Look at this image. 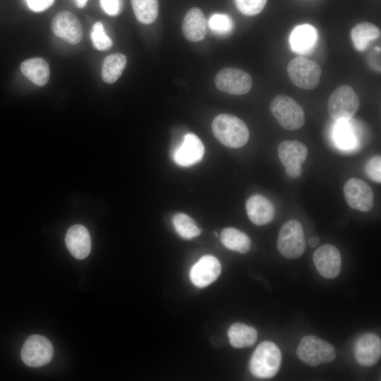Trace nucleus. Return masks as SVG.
<instances>
[{"label": "nucleus", "instance_id": "39448f33", "mask_svg": "<svg viewBox=\"0 0 381 381\" xmlns=\"http://www.w3.org/2000/svg\"><path fill=\"white\" fill-rule=\"evenodd\" d=\"M298 358L310 366H317L334 360V348L326 341L314 335L303 337L297 351Z\"/></svg>", "mask_w": 381, "mask_h": 381}, {"label": "nucleus", "instance_id": "b1692460", "mask_svg": "<svg viewBox=\"0 0 381 381\" xmlns=\"http://www.w3.org/2000/svg\"><path fill=\"white\" fill-rule=\"evenodd\" d=\"M220 240L226 248L241 253L248 252L251 246L249 236L233 227L224 229L220 234Z\"/></svg>", "mask_w": 381, "mask_h": 381}, {"label": "nucleus", "instance_id": "6e6552de", "mask_svg": "<svg viewBox=\"0 0 381 381\" xmlns=\"http://www.w3.org/2000/svg\"><path fill=\"white\" fill-rule=\"evenodd\" d=\"M54 349L46 337L33 334L25 341L20 356L25 364L30 367H40L48 363L52 358Z\"/></svg>", "mask_w": 381, "mask_h": 381}, {"label": "nucleus", "instance_id": "f704fd0d", "mask_svg": "<svg viewBox=\"0 0 381 381\" xmlns=\"http://www.w3.org/2000/svg\"><path fill=\"white\" fill-rule=\"evenodd\" d=\"M320 243V239L318 236H311L308 240V245L311 248L316 247Z\"/></svg>", "mask_w": 381, "mask_h": 381}, {"label": "nucleus", "instance_id": "393cba45", "mask_svg": "<svg viewBox=\"0 0 381 381\" xmlns=\"http://www.w3.org/2000/svg\"><path fill=\"white\" fill-rule=\"evenodd\" d=\"M337 121L333 134L334 142L341 149H354L358 142V133L353 126L354 123L350 122V119Z\"/></svg>", "mask_w": 381, "mask_h": 381}, {"label": "nucleus", "instance_id": "dca6fc26", "mask_svg": "<svg viewBox=\"0 0 381 381\" xmlns=\"http://www.w3.org/2000/svg\"><path fill=\"white\" fill-rule=\"evenodd\" d=\"M353 352L355 358L360 365L373 366L380 358L381 340L375 334H363L355 341Z\"/></svg>", "mask_w": 381, "mask_h": 381}, {"label": "nucleus", "instance_id": "c85d7f7f", "mask_svg": "<svg viewBox=\"0 0 381 381\" xmlns=\"http://www.w3.org/2000/svg\"><path fill=\"white\" fill-rule=\"evenodd\" d=\"M90 38L93 46L99 51L109 50L113 45L112 40L106 34L102 22H96L90 32Z\"/></svg>", "mask_w": 381, "mask_h": 381}, {"label": "nucleus", "instance_id": "9d476101", "mask_svg": "<svg viewBox=\"0 0 381 381\" xmlns=\"http://www.w3.org/2000/svg\"><path fill=\"white\" fill-rule=\"evenodd\" d=\"M214 83L217 87L222 92L241 95L250 90L253 80L250 75L241 69L224 68L217 73Z\"/></svg>", "mask_w": 381, "mask_h": 381}, {"label": "nucleus", "instance_id": "c9c22d12", "mask_svg": "<svg viewBox=\"0 0 381 381\" xmlns=\"http://www.w3.org/2000/svg\"><path fill=\"white\" fill-rule=\"evenodd\" d=\"M88 0H75L76 6L82 8L85 6Z\"/></svg>", "mask_w": 381, "mask_h": 381}, {"label": "nucleus", "instance_id": "bb28decb", "mask_svg": "<svg viewBox=\"0 0 381 381\" xmlns=\"http://www.w3.org/2000/svg\"><path fill=\"white\" fill-rule=\"evenodd\" d=\"M137 20L143 24L152 23L158 16V0H131Z\"/></svg>", "mask_w": 381, "mask_h": 381}, {"label": "nucleus", "instance_id": "ddd939ff", "mask_svg": "<svg viewBox=\"0 0 381 381\" xmlns=\"http://www.w3.org/2000/svg\"><path fill=\"white\" fill-rule=\"evenodd\" d=\"M313 260L322 277L333 279L339 275L341 259L339 250L334 246L325 244L317 248L313 253Z\"/></svg>", "mask_w": 381, "mask_h": 381}, {"label": "nucleus", "instance_id": "6ab92c4d", "mask_svg": "<svg viewBox=\"0 0 381 381\" xmlns=\"http://www.w3.org/2000/svg\"><path fill=\"white\" fill-rule=\"evenodd\" d=\"M184 37L190 42L203 40L207 33V20L202 11L197 7L189 9L182 23Z\"/></svg>", "mask_w": 381, "mask_h": 381}, {"label": "nucleus", "instance_id": "72a5a7b5", "mask_svg": "<svg viewBox=\"0 0 381 381\" xmlns=\"http://www.w3.org/2000/svg\"><path fill=\"white\" fill-rule=\"evenodd\" d=\"M28 8L34 12H42L49 8L54 0H25Z\"/></svg>", "mask_w": 381, "mask_h": 381}, {"label": "nucleus", "instance_id": "473e14b6", "mask_svg": "<svg viewBox=\"0 0 381 381\" xmlns=\"http://www.w3.org/2000/svg\"><path fill=\"white\" fill-rule=\"evenodd\" d=\"M102 10L109 16L119 15L122 10V0H99Z\"/></svg>", "mask_w": 381, "mask_h": 381}, {"label": "nucleus", "instance_id": "a211bd4d", "mask_svg": "<svg viewBox=\"0 0 381 381\" xmlns=\"http://www.w3.org/2000/svg\"><path fill=\"white\" fill-rule=\"evenodd\" d=\"M246 210L249 219L258 226L271 222L275 215L273 204L261 195L250 196L246 201Z\"/></svg>", "mask_w": 381, "mask_h": 381}, {"label": "nucleus", "instance_id": "2eb2a0df", "mask_svg": "<svg viewBox=\"0 0 381 381\" xmlns=\"http://www.w3.org/2000/svg\"><path fill=\"white\" fill-rule=\"evenodd\" d=\"M205 147L200 139L193 133L184 135L180 145L173 152V159L181 167H190L199 162L204 155Z\"/></svg>", "mask_w": 381, "mask_h": 381}, {"label": "nucleus", "instance_id": "f257e3e1", "mask_svg": "<svg viewBox=\"0 0 381 381\" xmlns=\"http://www.w3.org/2000/svg\"><path fill=\"white\" fill-rule=\"evenodd\" d=\"M212 129L214 137L224 145L230 148H240L249 138L246 124L236 116L221 114L213 120Z\"/></svg>", "mask_w": 381, "mask_h": 381}, {"label": "nucleus", "instance_id": "5701e85b", "mask_svg": "<svg viewBox=\"0 0 381 381\" xmlns=\"http://www.w3.org/2000/svg\"><path fill=\"white\" fill-rule=\"evenodd\" d=\"M380 37V29L369 22H362L355 25L351 31V37L356 49L365 51L371 41Z\"/></svg>", "mask_w": 381, "mask_h": 381}, {"label": "nucleus", "instance_id": "c756f323", "mask_svg": "<svg viewBox=\"0 0 381 381\" xmlns=\"http://www.w3.org/2000/svg\"><path fill=\"white\" fill-rule=\"evenodd\" d=\"M210 28L217 35H226L230 32L233 28L231 18L223 13H214L209 19Z\"/></svg>", "mask_w": 381, "mask_h": 381}, {"label": "nucleus", "instance_id": "1a4fd4ad", "mask_svg": "<svg viewBox=\"0 0 381 381\" xmlns=\"http://www.w3.org/2000/svg\"><path fill=\"white\" fill-rule=\"evenodd\" d=\"M277 153L286 174L291 178H298L302 173V164L306 159L308 148L298 140H284L279 143Z\"/></svg>", "mask_w": 381, "mask_h": 381}, {"label": "nucleus", "instance_id": "f8f14e48", "mask_svg": "<svg viewBox=\"0 0 381 381\" xmlns=\"http://www.w3.org/2000/svg\"><path fill=\"white\" fill-rule=\"evenodd\" d=\"M52 30L55 35L71 44L79 43L83 37V28L78 18L72 13L63 11L52 19Z\"/></svg>", "mask_w": 381, "mask_h": 381}, {"label": "nucleus", "instance_id": "a878e982", "mask_svg": "<svg viewBox=\"0 0 381 381\" xmlns=\"http://www.w3.org/2000/svg\"><path fill=\"white\" fill-rule=\"evenodd\" d=\"M127 63L125 55L115 53L107 56L102 64V78L109 84L115 83L123 73Z\"/></svg>", "mask_w": 381, "mask_h": 381}, {"label": "nucleus", "instance_id": "412c9836", "mask_svg": "<svg viewBox=\"0 0 381 381\" xmlns=\"http://www.w3.org/2000/svg\"><path fill=\"white\" fill-rule=\"evenodd\" d=\"M20 70L28 79L39 86L46 85L49 80V66L42 58H32L24 61L20 64Z\"/></svg>", "mask_w": 381, "mask_h": 381}, {"label": "nucleus", "instance_id": "aec40b11", "mask_svg": "<svg viewBox=\"0 0 381 381\" xmlns=\"http://www.w3.org/2000/svg\"><path fill=\"white\" fill-rule=\"evenodd\" d=\"M318 31L313 25L303 24L296 26L289 37L292 50L298 54H306L316 44Z\"/></svg>", "mask_w": 381, "mask_h": 381}, {"label": "nucleus", "instance_id": "4be33fe9", "mask_svg": "<svg viewBox=\"0 0 381 381\" xmlns=\"http://www.w3.org/2000/svg\"><path fill=\"white\" fill-rule=\"evenodd\" d=\"M227 334L230 344L234 348L251 346L258 339V332L253 327L241 322L232 324Z\"/></svg>", "mask_w": 381, "mask_h": 381}, {"label": "nucleus", "instance_id": "cd10ccee", "mask_svg": "<svg viewBox=\"0 0 381 381\" xmlns=\"http://www.w3.org/2000/svg\"><path fill=\"white\" fill-rule=\"evenodd\" d=\"M172 222L176 232L183 238L190 239L200 234V230L195 222L186 214H176Z\"/></svg>", "mask_w": 381, "mask_h": 381}, {"label": "nucleus", "instance_id": "20e7f679", "mask_svg": "<svg viewBox=\"0 0 381 381\" xmlns=\"http://www.w3.org/2000/svg\"><path fill=\"white\" fill-rule=\"evenodd\" d=\"M270 111L284 128L293 131L300 128L305 123L303 108L291 97L285 95H277L270 103Z\"/></svg>", "mask_w": 381, "mask_h": 381}, {"label": "nucleus", "instance_id": "7ed1b4c3", "mask_svg": "<svg viewBox=\"0 0 381 381\" xmlns=\"http://www.w3.org/2000/svg\"><path fill=\"white\" fill-rule=\"evenodd\" d=\"M277 246L279 252L288 259H296L302 255L306 248V238L298 221L291 219L281 226Z\"/></svg>", "mask_w": 381, "mask_h": 381}, {"label": "nucleus", "instance_id": "7c9ffc66", "mask_svg": "<svg viewBox=\"0 0 381 381\" xmlns=\"http://www.w3.org/2000/svg\"><path fill=\"white\" fill-rule=\"evenodd\" d=\"M237 8L246 16H255L264 8L267 0H234Z\"/></svg>", "mask_w": 381, "mask_h": 381}, {"label": "nucleus", "instance_id": "4468645a", "mask_svg": "<svg viewBox=\"0 0 381 381\" xmlns=\"http://www.w3.org/2000/svg\"><path fill=\"white\" fill-rule=\"evenodd\" d=\"M221 264L213 255L201 257L190 270V279L197 287L203 288L214 282L221 273Z\"/></svg>", "mask_w": 381, "mask_h": 381}, {"label": "nucleus", "instance_id": "2f4dec72", "mask_svg": "<svg viewBox=\"0 0 381 381\" xmlns=\"http://www.w3.org/2000/svg\"><path fill=\"white\" fill-rule=\"evenodd\" d=\"M365 171L367 176L373 181L381 182V157L380 155L372 157L368 162Z\"/></svg>", "mask_w": 381, "mask_h": 381}, {"label": "nucleus", "instance_id": "f3484780", "mask_svg": "<svg viewBox=\"0 0 381 381\" xmlns=\"http://www.w3.org/2000/svg\"><path fill=\"white\" fill-rule=\"evenodd\" d=\"M65 242L68 251L76 259H84L90 252V236L87 229L81 224H75L68 229Z\"/></svg>", "mask_w": 381, "mask_h": 381}, {"label": "nucleus", "instance_id": "9b49d317", "mask_svg": "<svg viewBox=\"0 0 381 381\" xmlns=\"http://www.w3.org/2000/svg\"><path fill=\"white\" fill-rule=\"evenodd\" d=\"M343 192L348 205L352 209L361 212L372 210L373 191L364 181L356 178L349 179L344 185Z\"/></svg>", "mask_w": 381, "mask_h": 381}, {"label": "nucleus", "instance_id": "423d86ee", "mask_svg": "<svg viewBox=\"0 0 381 381\" xmlns=\"http://www.w3.org/2000/svg\"><path fill=\"white\" fill-rule=\"evenodd\" d=\"M360 106L359 98L353 89L347 85L337 88L330 95L327 109L331 118L335 121L353 118Z\"/></svg>", "mask_w": 381, "mask_h": 381}, {"label": "nucleus", "instance_id": "f03ea898", "mask_svg": "<svg viewBox=\"0 0 381 381\" xmlns=\"http://www.w3.org/2000/svg\"><path fill=\"white\" fill-rule=\"evenodd\" d=\"M282 361L279 347L272 341L261 342L253 353L249 362L250 373L258 378H270L278 372Z\"/></svg>", "mask_w": 381, "mask_h": 381}, {"label": "nucleus", "instance_id": "0eeeda50", "mask_svg": "<svg viewBox=\"0 0 381 381\" xmlns=\"http://www.w3.org/2000/svg\"><path fill=\"white\" fill-rule=\"evenodd\" d=\"M287 73L296 86L310 90L319 85L322 71L315 61L303 56H297L289 61Z\"/></svg>", "mask_w": 381, "mask_h": 381}]
</instances>
